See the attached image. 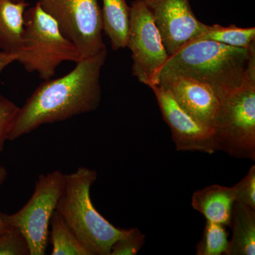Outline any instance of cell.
Wrapping results in <instances>:
<instances>
[{
  "label": "cell",
  "instance_id": "44dd1931",
  "mask_svg": "<svg viewBox=\"0 0 255 255\" xmlns=\"http://www.w3.org/2000/svg\"><path fill=\"white\" fill-rule=\"evenodd\" d=\"M18 109L19 107L14 102L0 95V153L4 149L5 142L9 138Z\"/></svg>",
  "mask_w": 255,
  "mask_h": 255
},
{
  "label": "cell",
  "instance_id": "30bf717a",
  "mask_svg": "<svg viewBox=\"0 0 255 255\" xmlns=\"http://www.w3.org/2000/svg\"><path fill=\"white\" fill-rule=\"evenodd\" d=\"M161 113L172 132L178 151H198L213 154L219 150L214 130L203 125L178 105L169 91L152 87Z\"/></svg>",
  "mask_w": 255,
  "mask_h": 255
},
{
  "label": "cell",
  "instance_id": "d4e9b609",
  "mask_svg": "<svg viewBox=\"0 0 255 255\" xmlns=\"http://www.w3.org/2000/svg\"><path fill=\"white\" fill-rule=\"evenodd\" d=\"M13 1H15V2H20V1H24L26 0H12Z\"/></svg>",
  "mask_w": 255,
  "mask_h": 255
},
{
  "label": "cell",
  "instance_id": "8fae6325",
  "mask_svg": "<svg viewBox=\"0 0 255 255\" xmlns=\"http://www.w3.org/2000/svg\"><path fill=\"white\" fill-rule=\"evenodd\" d=\"M178 105L203 125L215 130L221 100L211 86L187 77H174L159 82ZM215 131V130H214Z\"/></svg>",
  "mask_w": 255,
  "mask_h": 255
},
{
  "label": "cell",
  "instance_id": "e0dca14e",
  "mask_svg": "<svg viewBox=\"0 0 255 255\" xmlns=\"http://www.w3.org/2000/svg\"><path fill=\"white\" fill-rule=\"evenodd\" d=\"M195 40H209L236 48H251L255 44V28H240L236 25H207L205 31Z\"/></svg>",
  "mask_w": 255,
  "mask_h": 255
},
{
  "label": "cell",
  "instance_id": "603a6c76",
  "mask_svg": "<svg viewBox=\"0 0 255 255\" xmlns=\"http://www.w3.org/2000/svg\"><path fill=\"white\" fill-rule=\"evenodd\" d=\"M16 59H17V56L16 55L11 54L1 50L0 51V75L8 65L16 61Z\"/></svg>",
  "mask_w": 255,
  "mask_h": 255
},
{
  "label": "cell",
  "instance_id": "ffe728a7",
  "mask_svg": "<svg viewBox=\"0 0 255 255\" xmlns=\"http://www.w3.org/2000/svg\"><path fill=\"white\" fill-rule=\"evenodd\" d=\"M145 243V236L137 228H131L124 237L114 243L110 255H135Z\"/></svg>",
  "mask_w": 255,
  "mask_h": 255
},
{
  "label": "cell",
  "instance_id": "cb8c5ba5",
  "mask_svg": "<svg viewBox=\"0 0 255 255\" xmlns=\"http://www.w3.org/2000/svg\"><path fill=\"white\" fill-rule=\"evenodd\" d=\"M6 177H7V172L4 167L0 166V185L3 184ZM8 228H9V226L5 223L4 220L1 217V213L0 212V234L6 231Z\"/></svg>",
  "mask_w": 255,
  "mask_h": 255
},
{
  "label": "cell",
  "instance_id": "8992f818",
  "mask_svg": "<svg viewBox=\"0 0 255 255\" xmlns=\"http://www.w3.org/2000/svg\"><path fill=\"white\" fill-rule=\"evenodd\" d=\"M65 175L59 170L41 174L31 199L19 211L11 215L1 213L5 223L17 228L26 238L30 255L46 254L48 227L63 191Z\"/></svg>",
  "mask_w": 255,
  "mask_h": 255
},
{
  "label": "cell",
  "instance_id": "7402d4cb",
  "mask_svg": "<svg viewBox=\"0 0 255 255\" xmlns=\"http://www.w3.org/2000/svg\"><path fill=\"white\" fill-rule=\"evenodd\" d=\"M236 202L255 209V165H253L246 177L232 187Z\"/></svg>",
  "mask_w": 255,
  "mask_h": 255
},
{
  "label": "cell",
  "instance_id": "5b68a950",
  "mask_svg": "<svg viewBox=\"0 0 255 255\" xmlns=\"http://www.w3.org/2000/svg\"><path fill=\"white\" fill-rule=\"evenodd\" d=\"M219 98L214 130L219 150L231 157L255 160V75Z\"/></svg>",
  "mask_w": 255,
  "mask_h": 255
},
{
  "label": "cell",
  "instance_id": "7c38bea8",
  "mask_svg": "<svg viewBox=\"0 0 255 255\" xmlns=\"http://www.w3.org/2000/svg\"><path fill=\"white\" fill-rule=\"evenodd\" d=\"M236 202L232 187L213 184L196 191L191 199L193 209L199 211L206 221L228 226Z\"/></svg>",
  "mask_w": 255,
  "mask_h": 255
},
{
  "label": "cell",
  "instance_id": "9c48e42d",
  "mask_svg": "<svg viewBox=\"0 0 255 255\" xmlns=\"http://www.w3.org/2000/svg\"><path fill=\"white\" fill-rule=\"evenodd\" d=\"M139 1L150 13L169 56L205 31L207 25L196 18L189 0Z\"/></svg>",
  "mask_w": 255,
  "mask_h": 255
},
{
  "label": "cell",
  "instance_id": "277c9868",
  "mask_svg": "<svg viewBox=\"0 0 255 255\" xmlns=\"http://www.w3.org/2000/svg\"><path fill=\"white\" fill-rule=\"evenodd\" d=\"M23 41L22 51L16 61L28 73L36 72L43 80L53 78L63 62L76 63L82 60L76 47L38 2L25 11Z\"/></svg>",
  "mask_w": 255,
  "mask_h": 255
},
{
  "label": "cell",
  "instance_id": "4fadbf2b",
  "mask_svg": "<svg viewBox=\"0 0 255 255\" xmlns=\"http://www.w3.org/2000/svg\"><path fill=\"white\" fill-rule=\"evenodd\" d=\"M28 6L26 1L0 0V49L17 58L23 49L24 13Z\"/></svg>",
  "mask_w": 255,
  "mask_h": 255
},
{
  "label": "cell",
  "instance_id": "3957f363",
  "mask_svg": "<svg viewBox=\"0 0 255 255\" xmlns=\"http://www.w3.org/2000/svg\"><path fill=\"white\" fill-rule=\"evenodd\" d=\"M97 177L96 171L84 167L66 174L55 210L90 255H110L114 243L130 229L115 227L96 210L90 189Z\"/></svg>",
  "mask_w": 255,
  "mask_h": 255
},
{
  "label": "cell",
  "instance_id": "ac0fdd59",
  "mask_svg": "<svg viewBox=\"0 0 255 255\" xmlns=\"http://www.w3.org/2000/svg\"><path fill=\"white\" fill-rule=\"evenodd\" d=\"M227 226L206 221L202 238L196 248L197 255H226L228 246Z\"/></svg>",
  "mask_w": 255,
  "mask_h": 255
},
{
  "label": "cell",
  "instance_id": "ba28073f",
  "mask_svg": "<svg viewBox=\"0 0 255 255\" xmlns=\"http://www.w3.org/2000/svg\"><path fill=\"white\" fill-rule=\"evenodd\" d=\"M127 47L131 51L132 75L150 88L157 86L159 70L169 55L150 13L139 0L130 6Z\"/></svg>",
  "mask_w": 255,
  "mask_h": 255
},
{
  "label": "cell",
  "instance_id": "9a60e30c",
  "mask_svg": "<svg viewBox=\"0 0 255 255\" xmlns=\"http://www.w3.org/2000/svg\"><path fill=\"white\" fill-rule=\"evenodd\" d=\"M103 31L110 40L112 49L117 50L127 46L130 22V6L127 0H102Z\"/></svg>",
  "mask_w": 255,
  "mask_h": 255
},
{
  "label": "cell",
  "instance_id": "52a82bcc",
  "mask_svg": "<svg viewBox=\"0 0 255 255\" xmlns=\"http://www.w3.org/2000/svg\"><path fill=\"white\" fill-rule=\"evenodd\" d=\"M42 9L56 21L82 59L106 49L102 9L97 0H38Z\"/></svg>",
  "mask_w": 255,
  "mask_h": 255
},
{
  "label": "cell",
  "instance_id": "7a4b0ae2",
  "mask_svg": "<svg viewBox=\"0 0 255 255\" xmlns=\"http://www.w3.org/2000/svg\"><path fill=\"white\" fill-rule=\"evenodd\" d=\"M253 75L255 44L246 49L209 40H194L169 57L157 79L159 84L174 77L193 78L209 85L220 97L240 88Z\"/></svg>",
  "mask_w": 255,
  "mask_h": 255
},
{
  "label": "cell",
  "instance_id": "5bb4252c",
  "mask_svg": "<svg viewBox=\"0 0 255 255\" xmlns=\"http://www.w3.org/2000/svg\"><path fill=\"white\" fill-rule=\"evenodd\" d=\"M228 227L232 231L226 255H255V209L239 202L233 205Z\"/></svg>",
  "mask_w": 255,
  "mask_h": 255
},
{
  "label": "cell",
  "instance_id": "6da1fadb",
  "mask_svg": "<svg viewBox=\"0 0 255 255\" xmlns=\"http://www.w3.org/2000/svg\"><path fill=\"white\" fill-rule=\"evenodd\" d=\"M107 50L76 63L61 78L44 80L18 109L8 140H14L45 124L63 122L98 108L100 75Z\"/></svg>",
  "mask_w": 255,
  "mask_h": 255
},
{
  "label": "cell",
  "instance_id": "d6986e66",
  "mask_svg": "<svg viewBox=\"0 0 255 255\" xmlns=\"http://www.w3.org/2000/svg\"><path fill=\"white\" fill-rule=\"evenodd\" d=\"M27 241L17 228H9L0 234V255H29Z\"/></svg>",
  "mask_w": 255,
  "mask_h": 255
},
{
  "label": "cell",
  "instance_id": "2e32d148",
  "mask_svg": "<svg viewBox=\"0 0 255 255\" xmlns=\"http://www.w3.org/2000/svg\"><path fill=\"white\" fill-rule=\"evenodd\" d=\"M52 255H90L76 235L55 210L50 219Z\"/></svg>",
  "mask_w": 255,
  "mask_h": 255
}]
</instances>
